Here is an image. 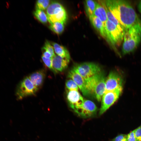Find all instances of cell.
<instances>
[{
	"mask_svg": "<svg viewBox=\"0 0 141 141\" xmlns=\"http://www.w3.org/2000/svg\"><path fill=\"white\" fill-rule=\"evenodd\" d=\"M97 109L96 105L93 102L84 99L83 106L76 113L81 117L87 118L95 115Z\"/></svg>",
	"mask_w": 141,
	"mask_h": 141,
	"instance_id": "11",
	"label": "cell"
},
{
	"mask_svg": "<svg viewBox=\"0 0 141 141\" xmlns=\"http://www.w3.org/2000/svg\"><path fill=\"white\" fill-rule=\"evenodd\" d=\"M112 141H127V135L120 134L113 139Z\"/></svg>",
	"mask_w": 141,
	"mask_h": 141,
	"instance_id": "26",
	"label": "cell"
},
{
	"mask_svg": "<svg viewBox=\"0 0 141 141\" xmlns=\"http://www.w3.org/2000/svg\"><path fill=\"white\" fill-rule=\"evenodd\" d=\"M97 2L95 1L92 0L85 1V11L86 14L89 17L93 15Z\"/></svg>",
	"mask_w": 141,
	"mask_h": 141,
	"instance_id": "19",
	"label": "cell"
},
{
	"mask_svg": "<svg viewBox=\"0 0 141 141\" xmlns=\"http://www.w3.org/2000/svg\"><path fill=\"white\" fill-rule=\"evenodd\" d=\"M135 135L137 141H141V125L135 130Z\"/></svg>",
	"mask_w": 141,
	"mask_h": 141,
	"instance_id": "27",
	"label": "cell"
},
{
	"mask_svg": "<svg viewBox=\"0 0 141 141\" xmlns=\"http://www.w3.org/2000/svg\"><path fill=\"white\" fill-rule=\"evenodd\" d=\"M52 44L55 53L58 55L70 60V56L69 53L65 47L56 43L53 42Z\"/></svg>",
	"mask_w": 141,
	"mask_h": 141,
	"instance_id": "18",
	"label": "cell"
},
{
	"mask_svg": "<svg viewBox=\"0 0 141 141\" xmlns=\"http://www.w3.org/2000/svg\"><path fill=\"white\" fill-rule=\"evenodd\" d=\"M123 87L105 92L102 97L99 115L104 113L118 100L122 94Z\"/></svg>",
	"mask_w": 141,
	"mask_h": 141,
	"instance_id": "8",
	"label": "cell"
},
{
	"mask_svg": "<svg viewBox=\"0 0 141 141\" xmlns=\"http://www.w3.org/2000/svg\"><path fill=\"white\" fill-rule=\"evenodd\" d=\"M73 68L85 80L101 71V69L97 64L91 62H86L78 64Z\"/></svg>",
	"mask_w": 141,
	"mask_h": 141,
	"instance_id": "7",
	"label": "cell"
},
{
	"mask_svg": "<svg viewBox=\"0 0 141 141\" xmlns=\"http://www.w3.org/2000/svg\"><path fill=\"white\" fill-rule=\"evenodd\" d=\"M104 26L108 41L113 45H119L123 40L125 32L120 30L114 24L108 20Z\"/></svg>",
	"mask_w": 141,
	"mask_h": 141,
	"instance_id": "5",
	"label": "cell"
},
{
	"mask_svg": "<svg viewBox=\"0 0 141 141\" xmlns=\"http://www.w3.org/2000/svg\"><path fill=\"white\" fill-rule=\"evenodd\" d=\"M113 15L126 30L141 23L133 8L128 2L122 0L104 1Z\"/></svg>",
	"mask_w": 141,
	"mask_h": 141,
	"instance_id": "1",
	"label": "cell"
},
{
	"mask_svg": "<svg viewBox=\"0 0 141 141\" xmlns=\"http://www.w3.org/2000/svg\"><path fill=\"white\" fill-rule=\"evenodd\" d=\"M66 97L69 106L75 112L83 106L84 99L78 91H67Z\"/></svg>",
	"mask_w": 141,
	"mask_h": 141,
	"instance_id": "10",
	"label": "cell"
},
{
	"mask_svg": "<svg viewBox=\"0 0 141 141\" xmlns=\"http://www.w3.org/2000/svg\"><path fill=\"white\" fill-rule=\"evenodd\" d=\"M141 40V24L132 26L125 31L122 48L123 55L129 54L137 47Z\"/></svg>",
	"mask_w": 141,
	"mask_h": 141,
	"instance_id": "2",
	"label": "cell"
},
{
	"mask_svg": "<svg viewBox=\"0 0 141 141\" xmlns=\"http://www.w3.org/2000/svg\"><path fill=\"white\" fill-rule=\"evenodd\" d=\"M48 0H39L37 1L36 4V9L44 10L48 7L50 3Z\"/></svg>",
	"mask_w": 141,
	"mask_h": 141,
	"instance_id": "22",
	"label": "cell"
},
{
	"mask_svg": "<svg viewBox=\"0 0 141 141\" xmlns=\"http://www.w3.org/2000/svg\"><path fill=\"white\" fill-rule=\"evenodd\" d=\"M91 24L101 36L106 39L105 31L103 23L97 17L93 15L89 17Z\"/></svg>",
	"mask_w": 141,
	"mask_h": 141,
	"instance_id": "15",
	"label": "cell"
},
{
	"mask_svg": "<svg viewBox=\"0 0 141 141\" xmlns=\"http://www.w3.org/2000/svg\"><path fill=\"white\" fill-rule=\"evenodd\" d=\"M46 13L48 21L50 24L58 22L64 24L67 19V15L63 6L59 2L52 1L47 7Z\"/></svg>",
	"mask_w": 141,
	"mask_h": 141,
	"instance_id": "4",
	"label": "cell"
},
{
	"mask_svg": "<svg viewBox=\"0 0 141 141\" xmlns=\"http://www.w3.org/2000/svg\"></svg>",
	"mask_w": 141,
	"mask_h": 141,
	"instance_id": "31",
	"label": "cell"
},
{
	"mask_svg": "<svg viewBox=\"0 0 141 141\" xmlns=\"http://www.w3.org/2000/svg\"><path fill=\"white\" fill-rule=\"evenodd\" d=\"M44 46L50 53L53 57L55 55L54 48L49 42L48 41L45 42Z\"/></svg>",
	"mask_w": 141,
	"mask_h": 141,
	"instance_id": "25",
	"label": "cell"
},
{
	"mask_svg": "<svg viewBox=\"0 0 141 141\" xmlns=\"http://www.w3.org/2000/svg\"><path fill=\"white\" fill-rule=\"evenodd\" d=\"M124 83V77L121 73L116 70L111 71L106 78L105 92L123 87Z\"/></svg>",
	"mask_w": 141,
	"mask_h": 141,
	"instance_id": "9",
	"label": "cell"
},
{
	"mask_svg": "<svg viewBox=\"0 0 141 141\" xmlns=\"http://www.w3.org/2000/svg\"><path fill=\"white\" fill-rule=\"evenodd\" d=\"M41 58L45 66L54 73L56 74V73L52 66V58H47L43 55L42 56Z\"/></svg>",
	"mask_w": 141,
	"mask_h": 141,
	"instance_id": "24",
	"label": "cell"
},
{
	"mask_svg": "<svg viewBox=\"0 0 141 141\" xmlns=\"http://www.w3.org/2000/svg\"><path fill=\"white\" fill-rule=\"evenodd\" d=\"M66 86L67 91H78L79 87L75 82L72 79L67 80L66 83Z\"/></svg>",
	"mask_w": 141,
	"mask_h": 141,
	"instance_id": "23",
	"label": "cell"
},
{
	"mask_svg": "<svg viewBox=\"0 0 141 141\" xmlns=\"http://www.w3.org/2000/svg\"><path fill=\"white\" fill-rule=\"evenodd\" d=\"M106 78L101 71L85 80L86 87L90 95H92L98 101L101 100L105 91Z\"/></svg>",
	"mask_w": 141,
	"mask_h": 141,
	"instance_id": "3",
	"label": "cell"
},
{
	"mask_svg": "<svg viewBox=\"0 0 141 141\" xmlns=\"http://www.w3.org/2000/svg\"><path fill=\"white\" fill-rule=\"evenodd\" d=\"M139 10L141 14V1L139 2L138 5Z\"/></svg>",
	"mask_w": 141,
	"mask_h": 141,
	"instance_id": "30",
	"label": "cell"
},
{
	"mask_svg": "<svg viewBox=\"0 0 141 141\" xmlns=\"http://www.w3.org/2000/svg\"><path fill=\"white\" fill-rule=\"evenodd\" d=\"M135 130L127 135V141H137L134 133Z\"/></svg>",
	"mask_w": 141,
	"mask_h": 141,
	"instance_id": "28",
	"label": "cell"
},
{
	"mask_svg": "<svg viewBox=\"0 0 141 141\" xmlns=\"http://www.w3.org/2000/svg\"><path fill=\"white\" fill-rule=\"evenodd\" d=\"M35 17L41 23H46L48 21V18L46 14L43 11L36 9L33 13Z\"/></svg>",
	"mask_w": 141,
	"mask_h": 141,
	"instance_id": "21",
	"label": "cell"
},
{
	"mask_svg": "<svg viewBox=\"0 0 141 141\" xmlns=\"http://www.w3.org/2000/svg\"><path fill=\"white\" fill-rule=\"evenodd\" d=\"M42 51L43 55L44 56L47 58H52L53 57L50 53L44 46L42 48Z\"/></svg>",
	"mask_w": 141,
	"mask_h": 141,
	"instance_id": "29",
	"label": "cell"
},
{
	"mask_svg": "<svg viewBox=\"0 0 141 141\" xmlns=\"http://www.w3.org/2000/svg\"><path fill=\"white\" fill-rule=\"evenodd\" d=\"M70 60L58 55L52 58V66L56 73L61 72L68 67Z\"/></svg>",
	"mask_w": 141,
	"mask_h": 141,
	"instance_id": "13",
	"label": "cell"
},
{
	"mask_svg": "<svg viewBox=\"0 0 141 141\" xmlns=\"http://www.w3.org/2000/svg\"><path fill=\"white\" fill-rule=\"evenodd\" d=\"M64 24L61 22H55L51 24L49 26V28L55 33L60 34L64 31Z\"/></svg>",
	"mask_w": 141,
	"mask_h": 141,
	"instance_id": "20",
	"label": "cell"
},
{
	"mask_svg": "<svg viewBox=\"0 0 141 141\" xmlns=\"http://www.w3.org/2000/svg\"><path fill=\"white\" fill-rule=\"evenodd\" d=\"M104 7L106 12L108 20L114 24L121 31L125 32V30L119 23L106 5L104 1H99Z\"/></svg>",
	"mask_w": 141,
	"mask_h": 141,
	"instance_id": "17",
	"label": "cell"
},
{
	"mask_svg": "<svg viewBox=\"0 0 141 141\" xmlns=\"http://www.w3.org/2000/svg\"><path fill=\"white\" fill-rule=\"evenodd\" d=\"M38 90L28 77H26L18 84L16 91V96L17 99H22L27 96L34 95Z\"/></svg>",
	"mask_w": 141,
	"mask_h": 141,
	"instance_id": "6",
	"label": "cell"
},
{
	"mask_svg": "<svg viewBox=\"0 0 141 141\" xmlns=\"http://www.w3.org/2000/svg\"><path fill=\"white\" fill-rule=\"evenodd\" d=\"M68 77L75 82L84 95H90L86 87L85 80L73 68L69 72Z\"/></svg>",
	"mask_w": 141,
	"mask_h": 141,
	"instance_id": "12",
	"label": "cell"
},
{
	"mask_svg": "<svg viewBox=\"0 0 141 141\" xmlns=\"http://www.w3.org/2000/svg\"><path fill=\"white\" fill-rule=\"evenodd\" d=\"M45 74L44 70L42 69L33 73L28 77L32 84L39 89L43 85Z\"/></svg>",
	"mask_w": 141,
	"mask_h": 141,
	"instance_id": "14",
	"label": "cell"
},
{
	"mask_svg": "<svg viewBox=\"0 0 141 141\" xmlns=\"http://www.w3.org/2000/svg\"><path fill=\"white\" fill-rule=\"evenodd\" d=\"M97 2L93 15L98 17L104 25L108 20L105 9L99 1Z\"/></svg>",
	"mask_w": 141,
	"mask_h": 141,
	"instance_id": "16",
	"label": "cell"
}]
</instances>
